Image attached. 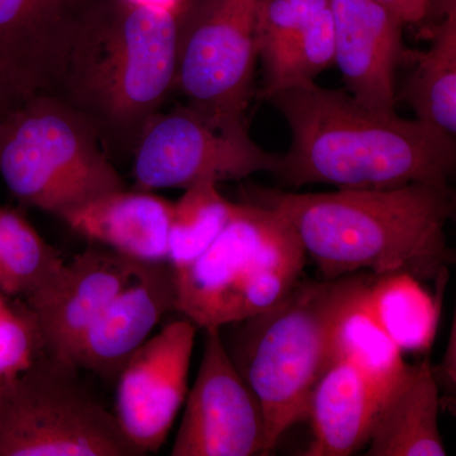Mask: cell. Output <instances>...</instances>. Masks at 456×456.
<instances>
[{
  "label": "cell",
  "mask_w": 456,
  "mask_h": 456,
  "mask_svg": "<svg viewBox=\"0 0 456 456\" xmlns=\"http://www.w3.org/2000/svg\"><path fill=\"white\" fill-rule=\"evenodd\" d=\"M248 202L289 222L325 281L367 270L435 281L455 255L446 226L455 213L449 184L290 193L256 188Z\"/></svg>",
  "instance_id": "obj_1"
},
{
  "label": "cell",
  "mask_w": 456,
  "mask_h": 456,
  "mask_svg": "<svg viewBox=\"0 0 456 456\" xmlns=\"http://www.w3.org/2000/svg\"><path fill=\"white\" fill-rule=\"evenodd\" d=\"M290 130L289 150L274 175L293 188L389 189L449 184L455 171V137L417 119L374 112L345 89L317 84L266 95Z\"/></svg>",
  "instance_id": "obj_2"
},
{
  "label": "cell",
  "mask_w": 456,
  "mask_h": 456,
  "mask_svg": "<svg viewBox=\"0 0 456 456\" xmlns=\"http://www.w3.org/2000/svg\"><path fill=\"white\" fill-rule=\"evenodd\" d=\"M176 56L178 14L93 3L53 94L82 112L103 145L134 150L175 86Z\"/></svg>",
  "instance_id": "obj_3"
},
{
  "label": "cell",
  "mask_w": 456,
  "mask_h": 456,
  "mask_svg": "<svg viewBox=\"0 0 456 456\" xmlns=\"http://www.w3.org/2000/svg\"><path fill=\"white\" fill-rule=\"evenodd\" d=\"M305 259L301 240L279 213L236 203L216 241L175 270V311L204 331L240 322L283 299L298 283Z\"/></svg>",
  "instance_id": "obj_4"
},
{
  "label": "cell",
  "mask_w": 456,
  "mask_h": 456,
  "mask_svg": "<svg viewBox=\"0 0 456 456\" xmlns=\"http://www.w3.org/2000/svg\"><path fill=\"white\" fill-rule=\"evenodd\" d=\"M338 279L297 283L269 310L231 323L228 355L265 419V455L307 419L314 384L329 362V326ZM222 336V335H221Z\"/></svg>",
  "instance_id": "obj_5"
},
{
  "label": "cell",
  "mask_w": 456,
  "mask_h": 456,
  "mask_svg": "<svg viewBox=\"0 0 456 456\" xmlns=\"http://www.w3.org/2000/svg\"><path fill=\"white\" fill-rule=\"evenodd\" d=\"M103 147L82 112L40 93L12 107L0 121V175L20 203L60 217L125 189Z\"/></svg>",
  "instance_id": "obj_6"
},
{
  "label": "cell",
  "mask_w": 456,
  "mask_h": 456,
  "mask_svg": "<svg viewBox=\"0 0 456 456\" xmlns=\"http://www.w3.org/2000/svg\"><path fill=\"white\" fill-rule=\"evenodd\" d=\"M79 368L45 353L0 393V456H142Z\"/></svg>",
  "instance_id": "obj_7"
},
{
  "label": "cell",
  "mask_w": 456,
  "mask_h": 456,
  "mask_svg": "<svg viewBox=\"0 0 456 456\" xmlns=\"http://www.w3.org/2000/svg\"><path fill=\"white\" fill-rule=\"evenodd\" d=\"M134 151L136 188L149 191L274 174L281 161L251 139L248 123L189 103L151 117Z\"/></svg>",
  "instance_id": "obj_8"
},
{
  "label": "cell",
  "mask_w": 456,
  "mask_h": 456,
  "mask_svg": "<svg viewBox=\"0 0 456 456\" xmlns=\"http://www.w3.org/2000/svg\"><path fill=\"white\" fill-rule=\"evenodd\" d=\"M261 0H188L178 14L174 89L187 103L248 123Z\"/></svg>",
  "instance_id": "obj_9"
},
{
  "label": "cell",
  "mask_w": 456,
  "mask_h": 456,
  "mask_svg": "<svg viewBox=\"0 0 456 456\" xmlns=\"http://www.w3.org/2000/svg\"><path fill=\"white\" fill-rule=\"evenodd\" d=\"M265 419L228 355L220 330H207L196 382L170 454L265 455Z\"/></svg>",
  "instance_id": "obj_10"
},
{
  "label": "cell",
  "mask_w": 456,
  "mask_h": 456,
  "mask_svg": "<svg viewBox=\"0 0 456 456\" xmlns=\"http://www.w3.org/2000/svg\"><path fill=\"white\" fill-rule=\"evenodd\" d=\"M198 327L171 321L150 336L117 377L116 412L122 431L143 452H158L188 395Z\"/></svg>",
  "instance_id": "obj_11"
},
{
  "label": "cell",
  "mask_w": 456,
  "mask_h": 456,
  "mask_svg": "<svg viewBox=\"0 0 456 456\" xmlns=\"http://www.w3.org/2000/svg\"><path fill=\"white\" fill-rule=\"evenodd\" d=\"M93 3L0 0V88L12 103L53 93Z\"/></svg>",
  "instance_id": "obj_12"
},
{
  "label": "cell",
  "mask_w": 456,
  "mask_h": 456,
  "mask_svg": "<svg viewBox=\"0 0 456 456\" xmlns=\"http://www.w3.org/2000/svg\"><path fill=\"white\" fill-rule=\"evenodd\" d=\"M143 265L97 244L65 261L49 283L25 298L47 353L68 360L86 329Z\"/></svg>",
  "instance_id": "obj_13"
},
{
  "label": "cell",
  "mask_w": 456,
  "mask_h": 456,
  "mask_svg": "<svg viewBox=\"0 0 456 456\" xmlns=\"http://www.w3.org/2000/svg\"><path fill=\"white\" fill-rule=\"evenodd\" d=\"M334 64L345 90L362 106L395 113V69L403 56V23L377 0H329Z\"/></svg>",
  "instance_id": "obj_14"
},
{
  "label": "cell",
  "mask_w": 456,
  "mask_h": 456,
  "mask_svg": "<svg viewBox=\"0 0 456 456\" xmlns=\"http://www.w3.org/2000/svg\"><path fill=\"white\" fill-rule=\"evenodd\" d=\"M175 305V270L167 261L145 264L77 341L69 362L108 382L116 380L132 354Z\"/></svg>",
  "instance_id": "obj_15"
},
{
  "label": "cell",
  "mask_w": 456,
  "mask_h": 456,
  "mask_svg": "<svg viewBox=\"0 0 456 456\" xmlns=\"http://www.w3.org/2000/svg\"><path fill=\"white\" fill-rule=\"evenodd\" d=\"M256 44L264 68L261 97L314 83L334 65V20L329 0H261Z\"/></svg>",
  "instance_id": "obj_16"
},
{
  "label": "cell",
  "mask_w": 456,
  "mask_h": 456,
  "mask_svg": "<svg viewBox=\"0 0 456 456\" xmlns=\"http://www.w3.org/2000/svg\"><path fill=\"white\" fill-rule=\"evenodd\" d=\"M174 203L152 191H110L60 216L93 244L143 264L169 263Z\"/></svg>",
  "instance_id": "obj_17"
},
{
  "label": "cell",
  "mask_w": 456,
  "mask_h": 456,
  "mask_svg": "<svg viewBox=\"0 0 456 456\" xmlns=\"http://www.w3.org/2000/svg\"><path fill=\"white\" fill-rule=\"evenodd\" d=\"M369 275L355 273L338 279L330 317L329 360H341L355 368L382 406L404 379L410 365L369 308Z\"/></svg>",
  "instance_id": "obj_18"
},
{
  "label": "cell",
  "mask_w": 456,
  "mask_h": 456,
  "mask_svg": "<svg viewBox=\"0 0 456 456\" xmlns=\"http://www.w3.org/2000/svg\"><path fill=\"white\" fill-rule=\"evenodd\" d=\"M379 408L373 388L355 368L329 360L308 402L314 437L305 455H353L367 445Z\"/></svg>",
  "instance_id": "obj_19"
},
{
  "label": "cell",
  "mask_w": 456,
  "mask_h": 456,
  "mask_svg": "<svg viewBox=\"0 0 456 456\" xmlns=\"http://www.w3.org/2000/svg\"><path fill=\"white\" fill-rule=\"evenodd\" d=\"M431 362L410 365L404 379L378 411L369 456H445L439 428L441 393Z\"/></svg>",
  "instance_id": "obj_20"
},
{
  "label": "cell",
  "mask_w": 456,
  "mask_h": 456,
  "mask_svg": "<svg viewBox=\"0 0 456 456\" xmlns=\"http://www.w3.org/2000/svg\"><path fill=\"white\" fill-rule=\"evenodd\" d=\"M449 272L441 273L436 294L407 273L369 275L367 301L371 314L402 353L430 350L439 326L441 302Z\"/></svg>",
  "instance_id": "obj_21"
},
{
  "label": "cell",
  "mask_w": 456,
  "mask_h": 456,
  "mask_svg": "<svg viewBox=\"0 0 456 456\" xmlns=\"http://www.w3.org/2000/svg\"><path fill=\"white\" fill-rule=\"evenodd\" d=\"M417 121L448 136L456 134V9L441 18L430 49L402 92Z\"/></svg>",
  "instance_id": "obj_22"
},
{
  "label": "cell",
  "mask_w": 456,
  "mask_h": 456,
  "mask_svg": "<svg viewBox=\"0 0 456 456\" xmlns=\"http://www.w3.org/2000/svg\"><path fill=\"white\" fill-rule=\"evenodd\" d=\"M64 264L22 213L0 207V292L27 298L49 283Z\"/></svg>",
  "instance_id": "obj_23"
},
{
  "label": "cell",
  "mask_w": 456,
  "mask_h": 456,
  "mask_svg": "<svg viewBox=\"0 0 456 456\" xmlns=\"http://www.w3.org/2000/svg\"><path fill=\"white\" fill-rule=\"evenodd\" d=\"M217 185L200 183L174 203L169 233V264L174 270L198 259L232 217L236 203L222 196Z\"/></svg>",
  "instance_id": "obj_24"
},
{
  "label": "cell",
  "mask_w": 456,
  "mask_h": 456,
  "mask_svg": "<svg viewBox=\"0 0 456 456\" xmlns=\"http://www.w3.org/2000/svg\"><path fill=\"white\" fill-rule=\"evenodd\" d=\"M46 353L40 325L27 302L0 292V386L25 373Z\"/></svg>",
  "instance_id": "obj_25"
},
{
  "label": "cell",
  "mask_w": 456,
  "mask_h": 456,
  "mask_svg": "<svg viewBox=\"0 0 456 456\" xmlns=\"http://www.w3.org/2000/svg\"><path fill=\"white\" fill-rule=\"evenodd\" d=\"M455 321L452 323V332L446 346L445 354L441 359L440 364L436 367H431L434 374L435 382L439 387L441 395V407L446 406L452 410V404H455L456 391V338H455Z\"/></svg>",
  "instance_id": "obj_26"
},
{
  "label": "cell",
  "mask_w": 456,
  "mask_h": 456,
  "mask_svg": "<svg viewBox=\"0 0 456 456\" xmlns=\"http://www.w3.org/2000/svg\"><path fill=\"white\" fill-rule=\"evenodd\" d=\"M386 5L403 25L419 23L428 17V0H377Z\"/></svg>",
  "instance_id": "obj_27"
},
{
  "label": "cell",
  "mask_w": 456,
  "mask_h": 456,
  "mask_svg": "<svg viewBox=\"0 0 456 456\" xmlns=\"http://www.w3.org/2000/svg\"><path fill=\"white\" fill-rule=\"evenodd\" d=\"M131 4L140 5L156 9V11L169 12V13L179 14L188 0H125Z\"/></svg>",
  "instance_id": "obj_28"
},
{
  "label": "cell",
  "mask_w": 456,
  "mask_h": 456,
  "mask_svg": "<svg viewBox=\"0 0 456 456\" xmlns=\"http://www.w3.org/2000/svg\"><path fill=\"white\" fill-rule=\"evenodd\" d=\"M454 9H456V0H428V14L432 13L440 20Z\"/></svg>",
  "instance_id": "obj_29"
},
{
  "label": "cell",
  "mask_w": 456,
  "mask_h": 456,
  "mask_svg": "<svg viewBox=\"0 0 456 456\" xmlns=\"http://www.w3.org/2000/svg\"><path fill=\"white\" fill-rule=\"evenodd\" d=\"M12 107H14V104L12 103L11 99L5 95V93L3 92L2 88H0V121H2L3 117L5 116V113L11 110Z\"/></svg>",
  "instance_id": "obj_30"
},
{
  "label": "cell",
  "mask_w": 456,
  "mask_h": 456,
  "mask_svg": "<svg viewBox=\"0 0 456 456\" xmlns=\"http://www.w3.org/2000/svg\"><path fill=\"white\" fill-rule=\"evenodd\" d=\"M0 393H2V386H0Z\"/></svg>",
  "instance_id": "obj_31"
}]
</instances>
